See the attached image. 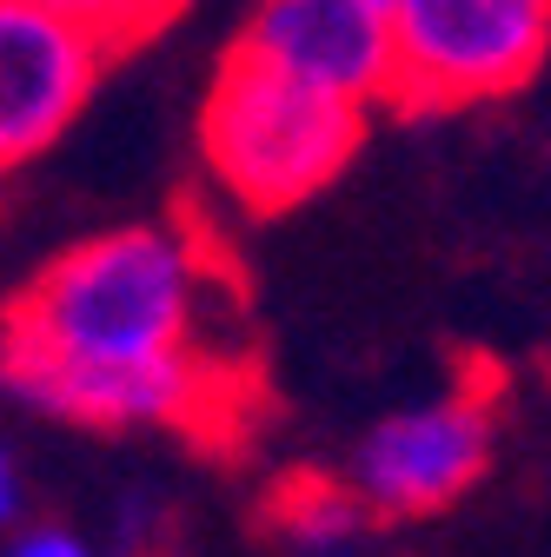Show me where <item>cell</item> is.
<instances>
[{"label":"cell","mask_w":551,"mask_h":557,"mask_svg":"<svg viewBox=\"0 0 551 557\" xmlns=\"http://www.w3.org/2000/svg\"><path fill=\"white\" fill-rule=\"evenodd\" d=\"M220 259L186 220L53 252L0 306V398L74 432H240L253 366L213 338Z\"/></svg>","instance_id":"cell-1"},{"label":"cell","mask_w":551,"mask_h":557,"mask_svg":"<svg viewBox=\"0 0 551 557\" xmlns=\"http://www.w3.org/2000/svg\"><path fill=\"white\" fill-rule=\"evenodd\" d=\"M366 147V107L332 100L280 66H266L240 40L213 66V87L199 107V153L213 186L240 213H293L319 199Z\"/></svg>","instance_id":"cell-2"},{"label":"cell","mask_w":551,"mask_h":557,"mask_svg":"<svg viewBox=\"0 0 551 557\" xmlns=\"http://www.w3.org/2000/svg\"><path fill=\"white\" fill-rule=\"evenodd\" d=\"M551 53V0H392V107L452 113L518 94Z\"/></svg>","instance_id":"cell-3"},{"label":"cell","mask_w":551,"mask_h":557,"mask_svg":"<svg viewBox=\"0 0 551 557\" xmlns=\"http://www.w3.org/2000/svg\"><path fill=\"white\" fill-rule=\"evenodd\" d=\"M499 451V398L492 385H445L412 398L359 432L346 458V484L366 498L379 524H419L452 511Z\"/></svg>","instance_id":"cell-4"},{"label":"cell","mask_w":551,"mask_h":557,"mask_svg":"<svg viewBox=\"0 0 551 557\" xmlns=\"http://www.w3.org/2000/svg\"><path fill=\"white\" fill-rule=\"evenodd\" d=\"M107 47L34 0H0V180L53 153L100 94Z\"/></svg>","instance_id":"cell-5"},{"label":"cell","mask_w":551,"mask_h":557,"mask_svg":"<svg viewBox=\"0 0 551 557\" xmlns=\"http://www.w3.org/2000/svg\"><path fill=\"white\" fill-rule=\"evenodd\" d=\"M240 47L366 113L392 94V0H253Z\"/></svg>","instance_id":"cell-6"},{"label":"cell","mask_w":551,"mask_h":557,"mask_svg":"<svg viewBox=\"0 0 551 557\" xmlns=\"http://www.w3.org/2000/svg\"><path fill=\"white\" fill-rule=\"evenodd\" d=\"M259 531L280 544L286 557H366L379 518L346 484V471L299 465V471H286L259 498Z\"/></svg>","instance_id":"cell-7"},{"label":"cell","mask_w":551,"mask_h":557,"mask_svg":"<svg viewBox=\"0 0 551 557\" xmlns=\"http://www.w3.org/2000/svg\"><path fill=\"white\" fill-rule=\"evenodd\" d=\"M34 8H47V14H60V21H74L81 34H94L107 53H120V47H140V40H154L186 0H34Z\"/></svg>","instance_id":"cell-8"},{"label":"cell","mask_w":551,"mask_h":557,"mask_svg":"<svg viewBox=\"0 0 551 557\" xmlns=\"http://www.w3.org/2000/svg\"><path fill=\"white\" fill-rule=\"evenodd\" d=\"M0 557H107V550L74 524H21L14 537H0Z\"/></svg>","instance_id":"cell-9"},{"label":"cell","mask_w":551,"mask_h":557,"mask_svg":"<svg viewBox=\"0 0 551 557\" xmlns=\"http://www.w3.org/2000/svg\"><path fill=\"white\" fill-rule=\"evenodd\" d=\"M21 524H34V478L14 438H0V537H14Z\"/></svg>","instance_id":"cell-10"}]
</instances>
